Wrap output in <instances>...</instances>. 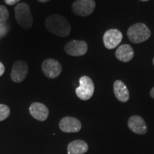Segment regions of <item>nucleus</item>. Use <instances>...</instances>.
<instances>
[{
    "label": "nucleus",
    "mask_w": 154,
    "mask_h": 154,
    "mask_svg": "<svg viewBox=\"0 0 154 154\" xmlns=\"http://www.w3.org/2000/svg\"><path fill=\"white\" fill-rule=\"evenodd\" d=\"M96 7L94 0H77L72 4V11L76 15L86 17L91 14Z\"/></svg>",
    "instance_id": "nucleus-5"
},
{
    "label": "nucleus",
    "mask_w": 154,
    "mask_h": 154,
    "mask_svg": "<svg viewBox=\"0 0 154 154\" xmlns=\"http://www.w3.org/2000/svg\"><path fill=\"white\" fill-rule=\"evenodd\" d=\"M140 1H141V2H148V1H149V0H140Z\"/></svg>",
    "instance_id": "nucleus-23"
},
{
    "label": "nucleus",
    "mask_w": 154,
    "mask_h": 154,
    "mask_svg": "<svg viewBox=\"0 0 154 154\" xmlns=\"http://www.w3.org/2000/svg\"><path fill=\"white\" fill-rule=\"evenodd\" d=\"M151 32L143 23H137L132 25L127 31V36L133 43L139 44L149 39Z\"/></svg>",
    "instance_id": "nucleus-3"
},
{
    "label": "nucleus",
    "mask_w": 154,
    "mask_h": 154,
    "mask_svg": "<svg viewBox=\"0 0 154 154\" xmlns=\"http://www.w3.org/2000/svg\"><path fill=\"white\" fill-rule=\"evenodd\" d=\"M21 0H5V3L8 5H14L15 4L18 3Z\"/></svg>",
    "instance_id": "nucleus-19"
},
{
    "label": "nucleus",
    "mask_w": 154,
    "mask_h": 154,
    "mask_svg": "<svg viewBox=\"0 0 154 154\" xmlns=\"http://www.w3.org/2000/svg\"><path fill=\"white\" fill-rule=\"evenodd\" d=\"M9 11L5 6L0 5V25L5 24L9 19Z\"/></svg>",
    "instance_id": "nucleus-16"
},
{
    "label": "nucleus",
    "mask_w": 154,
    "mask_h": 154,
    "mask_svg": "<svg viewBox=\"0 0 154 154\" xmlns=\"http://www.w3.org/2000/svg\"><path fill=\"white\" fill-rule=\"evenodd\" d=\"M5 72V67L2 63L0 61V76H2Z\"/></svg>",
    "instance_id": "nucleus-20"
},
{
    "label": "nucleus",
    "mask_w": 154,
    "mask_h": 154,
    "mask_svg": "<svg viewBox=\"0 0 154 154\" xmlns=\"http://www.w3.org/2000/svg\"><path fill=\"white\" fill-rule=\"evenodd\" d=\"M123 38V34L116 29L107 30L103 34V42L105 47L108 49H113L119 46Z\"/></svg>",
    "instance_id": "nucleus-8"
},
{
    "label": "nucleus",
    "mask_w": 154,
    "mask_h": 154,
    "mask_svg": "<svg viewBox=\"0 0 154 154\" xmlns=\"http://www.w3.org/2000/svg\"><path fill=\"white\" fill-rule=\"evenodd\" d=\"M44 74L49 79H55L62 72V67L59 61L53 59H47L42 64Z\"/></svg>",
    "instance_id": "nucleus-6"
},
{
    "label": "nucleus",
    "mask_w": 154,
    "mask_h": 154,
    "mask_svg": "<svg viewBox=\"0 0 154 154\" xmlns=\"http://www.w3.org/2000/svg\"><path fill=\"white\" fill-rule=\"evenodd\" d=\"M94 93V84L90 77L83 76L79 79V86L76 88V94L83 101L90 99Z\"/></svg>",
    "instance_id": "nucleus-4"
},
{
    "label": "nucleus",
    "mask_w": 154,
    "mask_h": 154,
    "mask_svg": "<svg viewBox=\"0 0 154 154\" xmlns=\"http://www.w3.org/2000/svg\"><path fill=\"white\" fill-rule=\"evenodd\" d=\"M14 14L17 22L21 27L25 29L32 27L34 21L33 16L27 4H17L14 8Z\"/></svg>",
    "instance_id": "nucleus-2"
},
{
    "label": "nucleus",
    "mask_w": 154,
    "mask_h": 154,
    "mask_svg": "<svg viewBox=\"0 0 154 154\" xmlns=\"http://www.w3.org/2000/svg\"><path fill=\"white\" fill-rule=\"evenodd\" d=\"M128 128L137 134H145L148 128L145 121L139 116H133L128 121Z\"/></svg>",
    "instance_id": "nucleus-12"
},
{
    "label": "nucleus",
    "mask_w": 154,
    "mask_h": 154,
    "mask_svg": "<svg viewBox=\"0 0 154 154\" xmlns=\"http://www.w3.org/2000/svg\"><path fill=\"white\" fill-rule=\"evenodd\" d=\"M88 144L82 140H76L71 142L67 146L68 154H83L87 152Z\"/></svg>",
    "instance_id": "nucleus-15"
},
{
    "label": "nucleus",
    "mask_w": 154,
    "mask_h": 154,
    "mask_svg": "<svg viewBox=\"0 0 154 154\" xmlns=\"http://www.w3.org/2000/svg\"><path fill=\"white\" fill-rule=\"evenodd\" d=\"M134 56V51L128 44H122L116 51V57L123 62L131 61Z\"/></svg>",
    "instance_id": "nucleus-14"
},
{
    "label": "nucleus",
    "mask_w": 154,
    "mask_h": 154,
    "mask_svg": "<svg viewBox=\"0 0 154 154\" xmlns=\"http://www.w3.org/2000/svg\"><path fill=\"white\" fill-rule=\"evenodd\" d=\"M40 2H49V0H38Z\"/></svg>",
    "instance_id": "nucleus-22"
},
{
    "label": "nucleus",
    "mask_w": 154,
    "mask_h": 154,
    "mask_svg": "<svg viewBox=\"0 0 154 154\" xmlns=\"http://www.w3.org/2000/svg\"><path fill=\"white\" fill-rule=\"evenodd\" d=\"M29 113L32 117L40 121H46L49 116V109L45 105L38 102L32 103L29 107Z\"/></svg>",
    "instance_id": "nucleus-11"
},
{
    "label": "nucleus",
    "mask_w": 154,
    "mask_h": 154,
    "mask_svg": "<svg viewBox=\"0 0 154 154\" xmlns=\"http://www.w3.org/2000/svg\"><path fill=\"white\" fill-rule=\"evenodd\" d=\"M153 64L154 65V58H153Z\"/></svg>",
    "instance_id": "nucleus-24"
},
{
    "label": "nucleus",
    "mask_w": 154,
    "mask_h": 154,
    "mask_svg": "<svg viewBox=\"0 0 154 154\" xmlns=\"http://www.w3.org/2000/svg\"><path fill=\"white\" fill-rule=\"evenodd\" d=\"M10 114V109L8 106L0 104V121L7 119Z\"/></svg>",
    "instance_id": "nucleus-17"
},
{
    "label": "nucleus",
    "mask_w": 154,
    "mask_h": 154,
    "mask_svg": "<svg viewBox=\"0 0 154 154\" xmlns=\"http://www.w3.org/2000/svg\"><path fill=\"white\" fill-rule=\"evenodd\" d=\"M88 46L86 42L82 40H72L64 47V51L73 57H81L87 52Z\"/></svg>",
    "instance_id": "nucleus-7"
},
{
    "label": "nucleus",
    "mask_w": 154,
    "mask_h": 154,
    "mask_svg": "<svg viewBox=\"0 0 154 154\" xmlns=\"http://www.w3.org/2000/svg\"><path fill=\"white\" fill-rule=\"evenodd\" d=\"M150 96H151L153 99H154V87L152 88L151 91H150Z\"/></svg>",
    "instance_id": "nucleus-21"
},
{
    "label": "nucleus",
    "mask_w": 154,
    "mask_h": 154,
    "mask_svg": "<svg viewBox=\"0 0 154 154\" xmlns=\"http://www.w3.org/2000/svg\"><path fill=\"white\" fill-rule=\"evenodd\" d=\"M29 67L24 61H17L12 66L11 79L15 83H21L28 75Z\"/></svg>",
    "instance_id": "nucleus-9"
},
{
    "label": "nucleus",
    "mask_w": 154,
    "mask_h": 154,
    "mask_svg": "<svg viewBox=\"0 0 154 154\" xmlns=\"http://www.w3.org/2000/svg\"><path fill=\"white\" fill-rule=\"evenodd\" d=\"M6 32V27L5 26V24L0 25V38L1 36H5Z\"/></svg>",
    "instance_id": "nucleus-18"
},
{
    "label": "nucleus",
    "mask_w": 154,
    "mask_h": 154,
    "mask_svg": "<svg viewBox=\"0 0 154 154\" xmlns=\"http://www.w3.org/2000/svg\"><path fill=\"white\" fill-rule=\"evenodd\" d=\"M113 92L116 99L121 102H127L129 100V91L122 81L116 80L114 82Z\"/></svg>",
    "instance_id": "nucleus-13"
},
{
    "label": "nucleus",
    "mask_w": 154,
    "mask_h": 154,
    "mask_svg": "<svg viewBox=\"0 0 154 154\" xmlns=\"http://www.w3.org/2000/svg\"><path fill=\"white\" fill-rule=\"evenodd\" d=\"M59 128L65 133H76L82 128V124L79 119L74 117L66 116L59 122Z\"/></svg>",
    "instance_id": "nucleus-10"
},
{
    "label": "nucleus",
    "mask_w": 154,
    "mask_h": 154,
    "mask_svg": "<svg viewBox=\"0 0 154 154\" xmlns=\"http://www.w3.org/2000/svg\"><path fill=\"white\" fill-rule=\"evenodd\" d=\"M45 26L50 33L59 37H66L71 32V26L68 20L59 14H52L45 21Z\"/></svg>",
    "instance_id": "nucleus-1"
}]
</instances>
